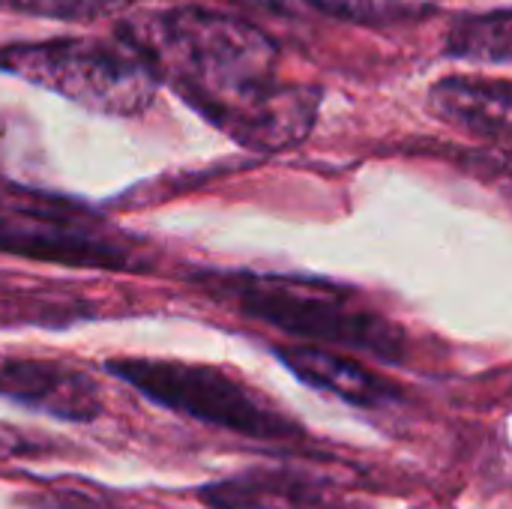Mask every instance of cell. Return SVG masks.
<instances>
[{"instance_id": "6da1fadb", "label": "cell", "mask_w": 512, "mask_h": 509, "mask_svg": "<svg viewBox=\"0 0 512 509\" xmlns=\"http://www.w3.org/2000/svg\"><path fill=\"white\" fill-rule=\"evenodd\" d=\"M162 84L249 150L300 144L318 114L321 90L279 78L276 42L246 18L174 6L120 21Z\"/></svg>"}, {"instance_id": "7a4b0ae2", "label": "cell", "mask_w": 512, "mask_h": 509, "mask_svg": "<svg viewBox=\"0 0 512 509\" xmlns=\"http://www.w3.org/2000/svg\"><path fill=\"white\" fill-rule=\"evenodd\" d=\"M0 72L105 117L147 111L162 84L153 66L123 39L84 36L0 45Z\"/></svg>"}, {"instance_id": "3957f363", "label": "cell", "mask_w": 512, "mask_h": 509, "mask_svg": "<svg viewBox=\"0 0 512 509\" xmlns=\"http://www.w3.org/2000/svg\"><path fill=\"white\" fill-rule=\"evenodd\" d=\"M210 288L219 297H228L243 315L258 318L282 333L321 339L381 360H402V330L372 309H363L345 291L318 282L255 273L210 276Z\"/></svg>"}, {"instance_id": "277c9868", "label": "cell", "mask_w": 512, "mask_h": 509, "mask_svg": "<svg viewBox=\"0 0 512 509\" xmlns=\"http://www.w3.org/2000/svg\"><path fill=\"white\" fill-rule=\"evenodd\" d=\"M105 372L153 405L207 426L246 438H288L297 432L288 417L216 366L156 357H111L105 360Z\"/></svg>"}, {"instance_id": "5b68a950", "label": "cell", "mask_w": 512, "mask_h": 509, "mask_svg": "<svg viewBox=\"0 0 512 509\" xmlns=\"http://www.w3.org/2000/svg\"><path fill=\"white\" fill-rule=\"evenodd\" d=\"M0 252L90 270H132L135 264L123 243L72 219V213H54L48 204L0 207Z\"/></svg>"}, {"instance_id": "8992f818", "label": "cell", "mask_w": 512, "mask_h": 509, "mask_svg": "<svg viewBox=\"0 0 512 509\" xmlns=\"http://www.w3.org/2000/svg\"><path fill=\"white\" fill-rule=\"evenodd\" d=\"M0 399L72 423H90L102 414L96 381L57 360L0 354Z\"/></svg>"}, {"instance_id": "52a82bcc", "label": "cell", "mask_w": 512, "mask_h": 509, "mask_svg": "<svg viewBox=\"0 0 512 509\" xmlns=\"http://www.w3.org/2000/svg\"><path fill=\"white\" fill-rule=\"evenodd\" d=\"M429 108L444 123L477 138L512 141V81L450 75L432 84Z\"/></svg>"}, {"instance_id": "ba28073f", "label": "cell", "mask_w": 512, "mask_h": 509, "mask_svg": "<svg viewBox=\"0 0 512 509\" xmlns=\"http://www.w3.org/2000/svg\"><path fill=\"white\" fill-rule=\"evenodd\" d=\"M279 360L306 384L327 390L351 405L363 408H390L399 402L396 384L381 378L378 372L333 354L327 348H309V345H291V348H276Z\"/></svg>"}, {"instance_id": "9c48e42d", "label": "cell", "mask_w": 512, "mask_h": 509, "mask_svg": "<svg viewBox=\"0 0 512 509\" xmlns=\"http://www.w3.org/2000/svg\"><path fill=\"white\" fill-rule=\"evenodd\" d=\"M210 509H327L324 498L303 480L279 471H249L198 492Z\"/></svg>"}, {"instance_id": "30bf717a", "label": "cell", "mask_w": 512, "mask_h": 509, "mask_svg": "<svg viewBox=\"0 0 512 509\" xmlns=\"http://www.w3.org/2000/svg\"><path fill=\"white\" fill-rule=\"evenodd\" d=\"M444 48L465 60L512 63V9L456 18L447 30Z\"/></svg>"}, {"instance_id": "8fae6325", "label": "cell", "mask_w": 512, "mask_h": 509, "mask_svg": "<svg viewBox=\"0 0 512 509\" xmlns=\"http://www.w3.org/2000/svg\"><path fill=\"white\" fill-rule=\"evenodd\" d=\"M303 12L315 9L333 18L360 21V24H390V21H408L423 18L435 9L438 0H300Z\"/></svg>"}, {"instance_id": "7c38bea8", "label": "cell", "mask_w": 512, "mask_h": 509, "mask_svg": "<svg viewBox=\"0 0 512 509\" xmlns=\"http://www.w3.org/2000/svg\"><path fill=\"white\" fill-rule=\"evenodd\" d=\"M135 3L141 0H0V9L57 21H99L132 9Z\"/></svg>"}, {"instance_id": "4fadbf2b", "label": "cell", "mask_w": 512, "mask_h": 509, "mask_svg": "<svg viewBox=\"0 0 512 509\" xmlns=\"http://www.w3.org/2000/svg\"><path fill=\"white\" fill-rule=\"evenodd\" d=\"M477 159H480L486 177H492V180H498L507 189H512V156L501 153V156H477Z\"/></svg>"}, {"instance_id": "5bb4252c", "label": "cell", "mask_w": 512, "mask_h": 509, "mask_svg": "<svg viewBox=\"0 0 512 509\" xmlns=\"http://www.w3.org/2000/svg\"><path fill=\"white\" fill-rule=\"evenodd\" d=\"M237 3H246L255 9H270V12H303L300 0H237Z\"/></svg>"}]
</instances>
